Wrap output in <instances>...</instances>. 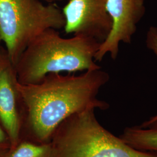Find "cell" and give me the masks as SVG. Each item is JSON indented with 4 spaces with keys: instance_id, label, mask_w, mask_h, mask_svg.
<instances>
[{
    "instance_id": "6da1fadb",
    "label": "cell",
    "mask_w": 157,
    "mask_h": 157,
    "mask_svg": "<svg viewBox=\"0 0 157 157\" xmlns=\"http://www.w3.org/2000/svg\"><path fill=\"white\" fill-rule=\"evenodd\" d=\"M109 78V74L100 68L78 75L51 73L36 84L17 82L23 121L34 141L50 142L57 127L75 113L89 109H107L109 104L97 95Z\"/></svg>"
},
{
    "instance_id": "7a4b0ae2",
    "label": "cell",
    "mask_w": 157,
    "mask_h": 157,
    "mask_svg": "<svg viewBox=\"0 0 157 157\" xmlns=\"http://www.w3.org/2000/svg\"><path fill=\"white\" fill-rule=\"evenodd\" d=\"M101 44L83 36L63 38L58 30L47 29L29 44L14 65L18 82L36 84L51 73L100 69L94 58Z\"/></svg>"
},
{
    "instance_id": "3957f363",
    "label": "cell",
    "mask_w": 157,
    "mask_h": 157,
    "mask_svg": "<svg viewBox=\"0 0 157 157\" xmlns=\"http://www.w3.org/2000/svg\"><path fill=\"white\" fill-rule=\"evenodd\" d=\"M94 109L64 120L51 136L56 157H157V152L136 150L105 129Z\"/></svg>"
},
{
    "instance_id": "277c9868",
    "label": "cell",
    "mask_w": 157,
    "mask_h": 157,
    "mask_svg": "<svg viewBox=\"0 0 157 157\" xmlns=\"http://www.w3.org/2000/svg\"><path fill=\"white\" fill-rule=\"evenodd\" d=\"M65 17L56 3L41 0H0V41L14 66L29 44L48 29L64 28Z\"/></svg>"
},
{
    "instance_id": "5b68a950",
    "label": "cell",
    "mask_w": 157,
    "mask_h": 157,
    "mask_svg": "<svg viewBox=\"0 0 157 157\" xmlns=\"http://www.w3.org/2000/svg\"><path fill=\"white\" fill-rule=\"evenodd\" d=\"M108 0H69L62 10L67 34L83 36L102 43L112 28Z\"/></svg>"
},
{
    "instance_id": "8992f818",
    "label": "cell",
    "mask_w": 157,
    "mask_h": 157,
    "mask_svg": "<svg viewBox=\"0 0 157 157\" xmlns=\"http://www.w3.org/2000/svg\"><path fill=\"white\" fill-rule=\"evenodd\" d=\"M107 11L112 20V30L95 54V62H101L109 54L118 57L120 44H130L137 25L144 16V0H108Z\"/></svg>"
},
{
    "instance_id": "52a82bcc",
    "label": "cell",
    "mask_w": 157,
    "mask_h": 157,
    "mask_svg": "<svg viewBox=\"0 0 157 157\" xmlns=\"http://www.w3.org/2000/svg\"><path fill=\"white\" fill-rule=\"evenodd\" d=\"M14 66L6 51L0 52V122L10 139L11 147L20 141L23 119L22 101L17 87Z\"/></svg>"
},
{
    "instance_id": "ba28073f",
    "label": "cell",
    "mask_w": 157,
    "mask_h": 157,
    "mask_svg": "<svg viewBox=\"0 0 157 157\" xmlns=\"http://www.w3.org/2000/svg\"><path fill=\"white\" fill-rule=\"evenodd\" d=\"M119 137L136 150L157 152V122L144 128H126Z\"/></svg>"
},
{
    "instance_id": "9c48e42d",
    "label": "cell",
    "mask_w": 157,
    "mask_h": 157,
    "mask_svg": "<svg viewBox=\"0 0 157 157\" xmlns=\"http://www.w3.org/2000/svg\"><path fill=\"white\" fill-rule=\"evenodd\" d=\"M0 157H56V154L51 142L20 140L16 146L0 152Z\"/></svg>"
},
{
    "instance_id": "30bf717a",
    "label": "cell",
    "mask_w": 157,
    "mask_h": 157,
    "mask_svg": "<svg viewBox=\"0 0 157 157\" xmlns=\"http://www.w3.org/2000/svg\"><path fill=\"white\" fill-rule=\"evenodd\" d=\"M146 44L147 48L157 57V27L151 26L146 34Z\"/></svg>"
},
{
    "instance_id": "8fae6325",
    "label": "cell",
    "mask_w": 157,
    "mask_h": 157,
    "mask_svg": "<svg viewBox=\"0 0 157 157\" xmlns=\"http://www.w3.org/2000/svg\"><path fill=\"white\" fill-rule=\"evenodd\" d=\"M11 148V143L4 129L0 126V152L6 151Z\"/></svg>"
},
{
    "instance_id": "7c38bea8",
    "label": "cell",
    "mask_w": 157,
    "mask_h": 157,
    "mask_svg": "<svg viewBox=\"0 0 157 157\" xmlns=\"http://www.w3.org/2000/svg\"><path fill=\"white\" fill-rule=\"evenodd\" d=\"M157 122V115H155L153 117H152L151 118H150L148 120L145 121L144 123L140 124L139 126L141 127V128H144L146 127L150 124H154V123H155Z\"/></svg>"
},
{
    "instance_id": "4fadbf2b",
    "label": "cell",
    "mask_w": 157,
    "mask_h": 157,
    "mask_svg": "<svg viewBox=\"0 0 157 157\" xmlns=\"http://www.w3.org/2000/svg\"><path fill=\"white\" fill-rule=\"evenodd\" d=\"M41 1L46 2L48 4H53V3H56V2H58V1H61L63 0H41Z\"/></svg>"
},
{
    "instance_id": "5bb4252c",
    "label": "cell",
    "mask_w": 157,
    "mask_h": 157,
    "mask_svg": "<svg viewBox=\"0 0 157 157\" xmlns=\"http://www.w3.org/2000/svg\"><path fill=\"white\" fill-rule=\"evenodd\" d=\"M0 42H1V41H0ZM0 52H1V50H0Z\"/></svg>"
},
{
    "instance_id": "9a60e30c",
    "label": "cell",
    "mask_w": 157,
    "mask_h": 157,
    "mask_svg": "<svg viewBox=\"0 0 157 157\" xmlns=\"http://www.w3.org/2000/svg\"></svg>"
}]
</instances>
